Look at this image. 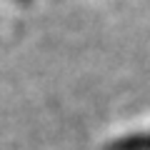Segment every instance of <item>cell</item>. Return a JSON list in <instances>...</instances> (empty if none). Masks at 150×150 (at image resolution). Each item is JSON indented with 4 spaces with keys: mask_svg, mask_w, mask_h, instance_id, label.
Instances as JSON below:
<instances>
[{
    "mask_svg": "<svg viewBox=\"0 0 150 150\" xmlns=\"http://www.w3.org/2000/svg\"><path fill=\"white\" fill-rule=\"evenodd\" d=\"M108 150H150V133L143 135H130V138L115 140Z\"/></svg>",
    "mask_w": 150,
    "mask_h": 150,
    "instance_id": "obj_1",
    "label": "cell"
}]
</instances>
